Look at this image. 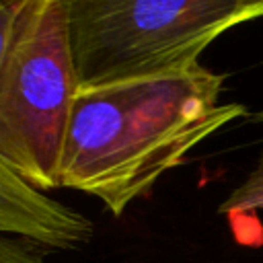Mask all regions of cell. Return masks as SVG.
<instances>
[{"mask_svg": "<svg viewBox=\"0 0 263 263\" xmlns=\"http://www.w3.org/2000/svg\"><path fill=\"white\" fill-rule=\"evenodd\" d=\"M16 2L0 0V58ZM92 222L68 203L25 183L0 158V236L27 238L47 251H74L92 238Z\"/></svg>", "mask_w": 263, "mask_h": 263, "instance_id": "4", "label": "cell"}, {"mask_svg": "<svg viewBox=\"0 0 263 263\" xmlns=\"http://www.w3.org/2000/svg\"><path fill=\"white\" fill-rule=\"evenodd\" d=\"M78 90L66 0H18L0 58V158L31 187L58 189Z\"/></svg>", "mask_w": 263, "mask_h": 263, "instance_id": "3", "label": "cell"}, {"mask_svg": "<svg viewBox=\"0 0 263 263\" xmlns=\"http://www.w3.org/2000/svg\"><path fill=\"white\" fill-rule=\"evenodd\" d=\"M253 119H255V121H263V111L255 113V115H253Z\"/></svg>", "mask_w": 263, "mask_h": 263, "instance_id": "7", "label": "cell"}, {"mask_svg": "<svg viewBox=\"0 0 263 263\" xmlns=\"http://www.w3.org/2000/svg\"><path fill=\"white\" fill-rule=\"evenodd\" d=\"M263 210V152L255 164V168L247 175V179L230 191V195L220 203L218 212L224 216H242L251 212Z\"/></svg>", "mask_w": 263, "mask_h": 263, "instance_id": "5", "label": "cell"}, {"mask_svg": "<svg viewBox=\"0 0 263 263\" xmlns=\"http://www.w3.org/2000/svg\"><path fill=\"white\" fill-rule=\"evenodd\" d=\"M78 86L187 70L226 31L263 18V0H66Z\"/></svg>", "mask_w": 263, "mask_h": 263, "instance_id": "2", "label": "cell"}, {"mask_svg": "<svg viewBox=\"0 0 263 263\" xmlns=\"http://www.w3.org/2000/svg\"><path fill=\"white\" fill-rule=\"evenodd\" d=\"M224 76L187 70L78 86L58 166V189L97 197L121 216L160 177L230 121L240 103H220Z\"/></svg>", "mask_w": 263, "mask_h": 263, "instance_id": "1", "label": "cell"}, {"mask_svg": "<svg viewBox=\"0 0 263 263\" xmlns=\"http://www.w3.org/2000/svg\"><path fill=\"white\" fill-rule=\"evenodd\" d=\"M45 251L27 238L0 236V263H47Z\"/></svg>", "mask_w": 263, "mask_h": 263, "instance_id": "6", "label": "cell"}]
</instances>
